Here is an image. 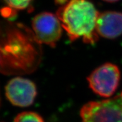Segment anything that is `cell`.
<instances>
[{
    "mask_svg": "<svg viewBox=\"0 0 122 122\" xmlns=\"http://www.w3.org/2000/svg\"><path fill=\"white\" fill-rule=\"evenodd\" d=\"M99 14L90 0H69L59 8L56 15L71 41L82 38L85 43L94 44L98 39Z\"/></svg>",
    "mask_w": 122,
    "mask_h": 122,
    "instance_id": "obj_1",
    "label": "cell"
},
{
    "mask_svg": "<svg viewBox=\"0 0 122 122\" xmlns=\"http://www.w3.org/2000/svg\"><path fill=\"white\" fill-rule=\"evenodd\" d=\"M82 122H122V96L90 102L80 110Z\"/></svg>",
    "mask_w": 122,
    "mask_h": 122,
    "instance_id": "obj_2",
    "label": "cell"
},
{
    "mask_svg": "<svg viewBox=\"0 0 122 122\" xmlns=\"http://www.w3.org/2000/svg\"><path fill=\"white\" fill-rule=\"evenodd\" d=\"M120 79V72L116 65L106 63L91 73L87 78L89 87L95 93L103 97L112 96Z\"/></svg>",
    "mask_w": 122,
    "mask_h": 122,
    "instance_id": "obj_3",
    "label": "cell"
},
{
    "mask_svg": "<svg viewBox=\"0 0 122 122\" xmlns=\"http://www.w3.org/2000/svg\"><path fill=\"white\" fill-rule=\"evenodd\" d=\"M35 37L40 44L55 47L61 37L62 26L57 15L49 12L39 13L32 19Z\"/></svg>",
    "mask_w": 122,
    "mask_h": 122,
    "instance_id": "obj_4",
    "label": "cell"
},
{
    "mask_svg": "<svg viewBox=\"0 0 122 122\" xmlns=\"http://www.w3.org/2000/svg\"><path fill=\"white\" fill-rule=\"evenodd\" d=\"M8 100L15 106L26 107L33 103L36 95V86L31 80L22 77H15L5 87Z\"/></svg>",
    "mask_w": 122,
    "mask_h": 122,
    "instance_id": "obj_5",
    "label": "cell"
},
{
    "mask_svg": "<svg viewBox=\"0 0 122 122\" xmlns=\"http://www.w3.org/2000/svg\"><path fill=\"white\" fill-rule=\"evenodd\" d=\"M97 32L102 37L114 39L122 34V13L105 11L100 13Z\"/></svg>",
    "mask_w": 122,
    "mask_h": 122,
    "instance_id": "obj_6",
    "label": "cell"
},
{
    "mask_svg": "<svg viewBox=\"0 0 122 122\" xmlns=\"http://www.w3.org/2000/svg\"><path fill=\"white\" fill-rule=\"evenodd\" d=\"M14 122H44L41 116L33 112H24L18 114Z\"/></svg>",
    "mask_w": 122,
    "mask_h": 122,
    "instance_id": "obj_7",
    "label": "cell"
},
{
    "mask_svg": "<svg viewBox=\"0 0 122 122\" xmlns=\"http://www.w3.org/2000/svg\"><path fill=\"white\" fill-rule=\"evenodd\" d=\"M11 11L23 10L30 6L33 0H3Z\"/></svg>",
    "mask_w": 122,
    "mask_h": 122,
    "instance_id": "obj_8",
    "label": "cell"
},
{
    "mask_svg": "<svg viewBox=\"0 0 122 122\" xmlns=\"http://www.w3.org/2000/svg\"><path fill=\"white\" fill-rule=\"evenodd\" d=\"M104 1L108 2V3H115V2H117L119 0H103Z\"/></svg>",
    "mask_w": 122,
    "mask_h": 122,
    "instance_id": "obj_9",
    "label": "cell"
},
{
    "mask_svg": "<svg viewBox=\"0 0 122 122\" xmlns=\"http://www.w3.org/2000/svg\"><path fill=\"white\" fill-rule=\"evenodd\" d=\"M121 95H122V93H121Z\"/></svg>",
    "mask_w": 122,
    "mask_h": 122,
    "instance_id": "obj_10",
    "label": "cell"
}]
</instances>
